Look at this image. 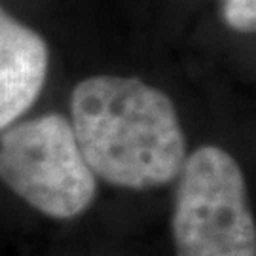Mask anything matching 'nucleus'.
<instances>
[{"label":"nucleus","instance_id":"f257e3e1","mask_svg":"<svg viewBox=\"0 0 256 256\" xmlns=\"http://www.w3.org/2000/svg\"><path fill=\"white\" fill-rule=\"evenodd\" d=\"M68 122L93 174L116 188L144 192L174 182L188 156L174 102L135 76L78 82Z\"/></svg>","mask_w":256,"mask_h":256},{"label":"nucleus","instance_id":"f03ea898","mask_svg":"<svg viewBox=\"0 0 256 256\" xmlns=\"http://www.w3.org/2000/svg\"><path fill=\"white\" fill-rule=\"evenodd\" d=\"M176 256H256V224L241 165L224 148H196L174 178Z\"/></svg>","mask_w":256,"mask_h":256},{"label":"nucleus","instance_id":"7ed1b4c3","mask_svg":"<svg viewBox=\"0 0 256 256\" xmlns=\"http://www.w3.org/2000/svg\"><path fill=\"white\" fill-rule=\"evenodd\" d=\"M0 180L50 218L68 220L92 207L97 176L84 158L70 122L48 112L0 131Z\"/></svg>","mask_w":256,"mask_h":256},{"label":"nucleus","instance_id":"20e7f679","mask_svg":"<svg viewBox=\"0 0 256 256\" xmlns=\"http://www.w3.org/2000/svg\"><path fill=\"white\" fill-rule=\"evenodd\" d=\"M50 72V48L34 28L0 6V131L30 110Z\"/></svg>","mask_w":256,"mask_h":256},{"label":"nucleus","instance_id":"39448f33","mask_svg":"<svg viewBox=\"0 0 256 256\" xmlns=\"http://www.w3.org/2000/svg\"><path fill=\"white\" fill-rule=\"evenodd\" d=\"M222 18L230 28L252 34L256 30V0H222Z\"/></svg>","mask_w":256,"mask_h":256}]
</instances>
